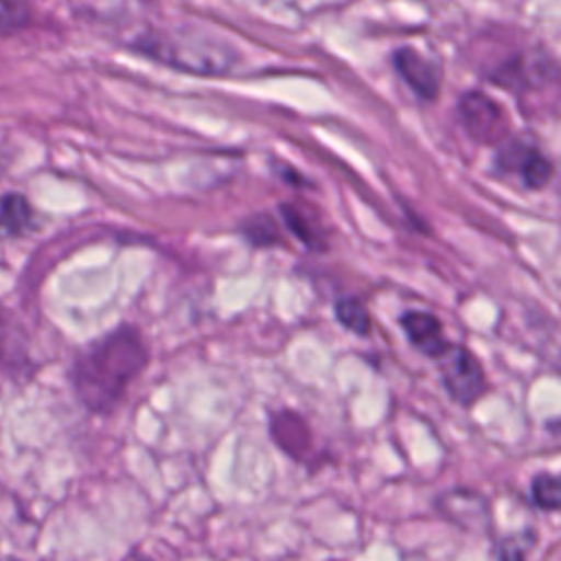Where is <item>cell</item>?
I'll return each instance as SVG.
<instances>
[{"label": "cell", "instance_id": "1", "mask_svg": "<svg viewBox=\"0 0 561 561\" xmlns=\"http://www.w3.org/2000/svg\"><path fill=\"white\" fill-rule=\"evenodd\" d=\"M149 362L138 329L118 327L90 344L72 366V386L79 401L92 412H110L125 397L129 383Z\"/></svg>", "mask_w": 561, "mask_h": 561}, {"label": "cell", "instance_id": "2", "mask_svg": "<svg viewBox=\"0 0 561 561\" xmlns=\"http://www.w3.org/2000/svg\"><path fill=\"white\" fill-rule=\"evenodd\" d=\"M136 53L171 66L182 72L195 75H224L237 64V50L195 28L145 31L129 44Z\"/></svg>", "mask_w": 561, "mask_h": 561}, {"label": "cell", "instance_id": "3", "mask_svg": "<svg viewBox=\"0 0 561 561\" xmlns=\"http://www.w3.org/2000/svg\"><path fill=\"white\" fill-rule=\"evenodd\" d=\"M438 370L443 388L458 405H473L486 390L482 364L465 346L451 344L438 357Z\"/></svg>", "mask_w": 561, "mask_h": 561}, {"label": "cell", "instance_id": "4", "mask_svg": "<svg viewBox=\"0 0 561 561\" xmlns=\"http://www.w3.org/2000/svg\"><path fill=\"white\" fill-rule=\"evenodd\" d=\"M458 118L469 134L480 145H502L508 140V116L489 94L480 90H469L458 101Z\"/></svg>", "mask_w": 561, "mask_h": 561}, {"label": "cell", "instance_id": "5", "mask_svg": "<svg viewBox=\"0 0 561 561\" xmlns=\"http://www.w3.org/2000/svg\"><path fill=\"white\" fill-rule=\"evenodd\" d=\"M495 167L504 173H517L530 191L543 188L552 178V162L539 147L524 140H504L495 153Z\"/></svg>", "mask_w": 561, "mask_h": 561}, {"label": "cell", "instance_id": "6", "mask_svg": "<svg viewBox=\"0 0 561 561\" xmlns=\"http://www.w3.org/2000/svg\"><path fill=\"white\" fill-rule=\"evenodd\" d=\"M392 64L416 96L423 101H434L438 96L440 68L436 61L427 59L412 46H399L392 55Z\"/></svg>", "mask_w": 561, "mask_h": 561}, {"label": "cell", "instance_id": "7", "mask_svg": "<svg viewBox=\"0 0 561 561\" xmlns=\"http://www.w3.org/2000/svg\"><path fill=\"white\" fill-rule=\"evenodd\" d=\"M554 77V64L548 55H517L502 66H497L491 75V81L502 85L504 90H530V85L546 83V77Z\"/></svg>", "mask_w": 561, "mask_h": 561}, {"label": "cell", "instance_id": "8", "mask_svg": "<svg viewBox=\"0 0 561 561\" xmlns=\"http://www.w3.org/2000/svg\"><path fill=\"white\" fill-rule=\"evenodd\" d=\"M399 322H401V327L405 331L408 342L419 353H423V355H427L432 359H438L451 346V342L443 333L440 320L434 313H430V311L410 309V311H405L399 318Z\"/></svg>", "mask_w": 561, "mask_h": 561}, {"label": "cell", "instance_id": "9", "mask_svg": "<svg viewBox=\"0 0 561 561\" xmlns=\"http://www.w3.org/2000/svg\"><path fill=\"white\" fill-rule=\"evenodd\" d=\"M272 436L276 445L291 458H302L311 447V434L305 419L289 410H280L272 416Z\"/></svg>", "mask_w": 561, "mask_h": 561}, {"label": "cell", "instance_id": "10", "mask_svg": "<svg viewBox=\"0 0 561 561\" xmlns=\"http://www.w3.org/2000/svg\"><path fill=\"white\" fill-rule=\"evenodd\" d=\"M278 210L283 224L291 234L298 237V241H302L309 250H324L327 232L316 213L300 204H280Z\"/></svg>", "mask_w": 561, "mask_h": 561}, {"label": "cell", "instance_id": "11", "mask_svg": "<svg viewBox=\"0 0 561 561\" xmlns=\"http://www.w3.org/2000/svg\"><path fill=\"white\" fill-rule=\"evenodd\" d=\"M33 228V208L20 193L0 197V239H15Z\"/></svg>", "mask_w": 561, "mask_h": 561}, {"label": "cell", "instance_id": "12", "mask_svg": "<svg viewBox=\"0 0 561 561\" xmlns=\"http://www.w3.org/2000/svg\"><path fill=\"white\" fill-rule=\"evenodd\" d=\"M335 318L337 322L348 329L351 333L366 337L370 333V316L366 305L355 296H344L335 302Z\"/></svg>", "mask_w": 561, "mask_h": 561}, {"label": "cell", "instance_id": "13", "mask_svg": "<svg viewBox=\"0 0 561 561\" xmlns=\"http://www.w3.org/2000/svg\"><path fill=\"white\" fill-rule=\"evenodd\" d=\"M241 234L256 248H270V245H278L283 239H280V232H278V226L276 221L265 215V213H259V215H252L248 217L243 224H241Z\"/></svg>", "mask_w": 561, "mask_h": 561}, {"label": "cell", "instance_id": "14", "mask_svg": "<svg viewBox=\"0 0 561 561\" xmlns=\"http://www.w3.org/2000/svg\"><path fill=\"white\" fill-rule=\"evenodd\" d=\"M530 497L541 511H557L561 502V486L554 473H537L530 484Z\"/></svg>", "mask_w": 561, "mask_h": 561}, {"label": "cell", "instance_id": "15", "mask_svg": "<svg viewBox=\"0 0 561 561\" xmlns=\"http://www.w3.org/2000/svg\"><path fill=\"white\" fill-rule=\"evenodd\" d=\"M31 9L22 2H0V31H13L28 22Z\"/></svg>", "mask_w": 561, "mask_h": 561}, {"label": "cell", "instance_id": "16", "mask_svg": "<svg viewBox=\"0 0 561 561\" xmlns=\"http://www.w3.org/2000/svg\"><path fill=\"white\" fill-rule=\"evenodd\" d=\"M528 543L522 541V543H515V539L502 543V561H526V554H528Z\"/></svg>", "mask_w": 561, "mask_h": 561}, {"label": "cell", "instance_id": "17", "mask_svg": "<svg viewBox=\"0 0 561 561\" xmlns=\"http://www.w3.org/2000/svg\"><path fill=\"white\" fill-rule=\"evenodd\" d=\"M123 561H151L145 552H131V554H127Z\"/></svg>", "mask_w": 561, "mask_h": 561}]
</instances>
